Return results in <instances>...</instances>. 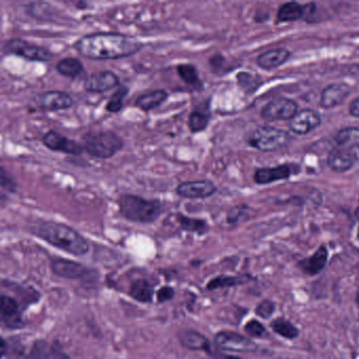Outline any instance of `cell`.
Listing matches in <instances>:
<instances>
[{
    "instance_id": "cell-9",
    "label": "cell",
    "mask_w": 359,
    "mask_h": 359,
    "mask_svg": "<svg viewBox=\"0 0 359 359\" xmlns=\"http://www.w3.org/2000/svg\"><path fill=\"white\" fill-rule=\"evenodd\" d=\"M298 107L294 100L279 97L271 100L262 108V117L268 121H291L295 116Z\"/></svg>"
},
{
    "instance_id": "cell-11",
    "label": "cell",
    "mask_w": 359,
    "mask_h": 359,
    "mask_svg": "<svg viewBox=\"0 0 359 359\" xmlns=\"http://www.w3.org/2000/svg\"><path fill=\"white\" fill-rule=\"evenodd\" d=\"M73 96L65 91H47L39 94L36 98V104L41 110L46 112H57L68 110L74 106Z\"/></svg>"
},
{
    "instance_id": "cell-21",
    "label": "cell",
    "mask_w": 359,
    "mask_h": 359,
    "mask_svg": "<svg viewBox=\"0 0 359 359\" xmlns=\"http://www.w3.org/2000/svg\"><path fill=\"white\" fill-rule=\"evenodd\" d=\"M169 96L170 94L168 93L167 90H153V91L138 96L135 100V107L144 112H151L161 107L169 98Z\"/></svg>"
},
{
    "instance_id": "cell-39",
    "label": "cell",
    "mask_w": 359,
    "mask_h": 359,
    "mask_svg": "<svg viewBox=\"0 0 359 359\" xmlns=\"http://www.w3.org/2000/svg\"><path fill=\"white\" fill-rule=\"evenodd\" d=\"M224 64H226V58L222 54H215L209 60V65L212 71L214 73H217V74L222 69H224Z\"/></svg>"
},
{
    "instance_id": "cell-13",
    "label": "cell",
    "mask_w": 359,
    "mask_h": 359,
    "mask_svg": "<svg viewBox=\"0 0 359 359\" xmlns=\"http://www.w3.org/2000/svg\"><path fill=\"white\" fill-rule=\"evenodd\" d=\"M215 184L209 180H191L178 184L176 188V194L182 198L203 199L211 197L215 194Z\"/></svg>"
},
{
    "instance_id": "cell-25",
    "label": "cell",
    "mask_w": 359,
    "mask_h": 359,
    "mask_svg": "<svg viewBox=\"0 0 359 359\" xmlns=\"http://www.w3.org/2000/svg\"><path fill=\"white\" fill-rule=\"evenodd\" d=\"M56 71L62 76L75 79L85 72V66L79 58L66 57L56 64Z\"/></svg>"
},
{
    "instance_id": "cell-24",
    "label": "cell",
    "mask_w": 359,
    "mask_h": 359,
    "mask_svg": "<svg viewBox=\"0 0 359 359\" xmlns=\"http://www.w3.org/2000/svg\"><path fill=\"white\" fill-rule=\"evenodd\" d=\"M180 340L184 348L189 350H210L209 340L205 335L194 331V330H186L180 334Z\"/></svg>"
},
{
    "instance_id": "cell-43",
    "label": "cell",
    "mask_w": 359,
    "mask_h": 359,
    "mask_svg": "<svg viewBox=\"0 0 359 359\" xmlns=\"http://www.w3.org/2000/svg\"><path fill=\"white\" fill-rule=\"evenodd\" d=\"M355 304H356L359 309V291H357L356 294H355Z\"/></svg>"
},
{
    "instance_id": "cell-4",
    "label": "cell",
    "mask_w": 359,
    "mask_h": 359,
    "mask_svg": "<svg viewBox=\"0 0 359 359\" xmlns=\"http://www.w3.org/2000/svg\"><path fill=\"white\" fill-rule=\"evenodd\" d=\"M83 150L96 159H110L125 147V140L111 130H91L81 136Z\"/></svg>"
},
{
    "instance_id": "cell-20",
    "label": "cell",
    "mask_w": 359,
    "mask_h": 359,
    "mask_svg": "<svg viewBox=\"0 0 359 359\" xmlns=\"http://www.w3.org/2000/svg\"><path fill=\"white\" fill-rule=\"evenodd\" d=\"M350 94V88L344 83L327 86L321 93L320 104L323 108L331 109L339 106Z\"/></svg>"
},
{
    "instance_id": "cell-31",
    "label": "cell",
    "mask_w": 359,
    "mask_h": 359,
    "mask_svg": "<svg viewBox=\"0 0 359 359\" xmlns=\"http://www.w3.org/2000/svg\"><path fill=\"white\" fill-rule=\"evenodd\" d=\"M249 276H228V275H220L215 277L208 283L207 289L209 291H215L218 289H226V287H236V285H245L250 281Z\"/></svg>"
},
{
    "instance_id": "cell-18",
    "label": "cell",
    "mask_w": 359,
    "mask_h": 359,
    "mask_svg": "<svg viewBox=\"0 0 359 359\" xmlns=\"http://www.w3.org/2000/svg\"><path fill=\"white\" fill-rule=\"evenodd\" d=\"M327 163L330 169L333 170L334 172L344 173L354 165L356 163V156L350 150L338 147L327 155Z\"/></svg>"
},
{
    "instance_id": "cell-6",
    "label": "cell",
    "mask_w": 359,
    "mask_h": 359,
    "mask_svg": "<svg viewBox=\"0 0 359 359\" xmlns=\"http://www.w3.org/2000/svg\"><path fill=\"white\" fill-rule=\"evenodd\" d=\"M3 53L5 55L20 56L30 62H51L55 56L45 47L20 39H12L6 41L3 46Z\"/></svg>"
},
{
    "instance_id": "cell-10",
    "label": "cell",
    "mask_w": 359,
    "mask_h": 359,
    "mask_svg": "<svg viewBox=\"0 0 359 359\" xmlns=\"http://www.w3.org/2000/svg\"><path fill=\"white\" fill-rule=\"evenodd\" d=\"M41 140H43V146L53 152H62L65 154L72 155V156H79L85 152L81 142L71 140L53 130L48 131L43 136Z\"/></svg>"
},
{
    "instance_id": "cell-42",
    "label": "cell",
    "mask_w": 359,
    "mask_h": 359,
    "mask_svg": "<svg viewBox=\"0 0 359 359\" xmlns=\"http://www.w3.org/2000/svg\"><path fill=\"white\" fill-rule=\"evenodd\" d=\"M90 4L87 3V1H79V3L76 4V8L79 10H86L88 9V7H89Z\"/></svg>"
},
{
    "instance_id": "cell-30",
    "label": "cell",
    "mask_w": 359,
    "mask_h": 359,
    "mask_svg": "<svg viewBox=\"0 0 359 359\" xmlns=\"http://www.w3.org/2000/svg\"><path fill=\"white\" fill-rule=\"evenodd\" d=\"M338 147L346 150L359 148V128L348 127L338 131L335 136Z\"/></svg>"
},
{
    "instance_id": "cell-44",
    "label": "cell",
    "mask_w": 359,
    "mask_h": 359,
    "mask_svg": "<svg viewBox=\"0 0 359 359\" xmlns=\"http://www.w3.org/2000/svg\"><path fill=\"white\" fill-rule=\"evenodd\" d=\"M224 359H241L239 358V357L234 356V355H229V356H226Z\"/></svg>"
},
{
    "instance_id": "cell-22",
    "label": "cell",
    "mask_w": 359,
    "mask_h": 359,
    "mask_svg": "<svg viewBox=\"0 0 359 359\" xmlns=\"http://www.w3.org/2000/svg\"><path fill=\"white\" fill-rule=\"evenodd\" d=\"M292 169L290 165H278L275 168H264L255 172L254 180L258 184H268L278 180H287L291 176Z\"/></svg>"
},
{
    "instance_id": "cell-14",
    "label": "cell",
    "mask_w": 359,
    "mask_h": 359,
    "mask_svg": "<svg viewBox=\"0 0 359 359\" xmlns=\"http://www.w3.org/2000/svg\"><path fill=\"white\" fill-rule=\"evenodd\" d=\"M321 123V116L316 111L311 109L298 111L295 116L290 121V129L293 133L306 135L313 130L319 127Z\"/></svg>"
},
{
    "instance_id": "cell-15",
    "label": "cell",
    "mask_w": 359,
    "mask_h": 359,
    "mask_svg": "<svg viewBox=\"0 0 359 359\" xmlns=\"http://www.w3.org/2000/svg\"><path fill=\"white\" fill-rule=\"evenodd\" d=\"M329 260V250L327 245H321L312 255L300 259L297 266L304 274L308 276H316L325 270Z\"/></svg>"
},
{
    "instance_id": "cell-7",
    "label": "cell",
    "mask_w": 359,
    "mask_h": 359,
    "mask_svg": "<svg viewBox=\"0 0 359 359\" xmlns=\"http://www.w3.org/2000/svg\"><path fill=\"white\" fill-rule=\"evenodd\" d=\"M7 354L10 359H56L55 350L46 340H36L31 346L8 344Z\"/></svg>"
},
{
    "instance_id": "cell-8",
    "label": "cell",
    "mask_w": 359,
    "mask_h": 359,
    "mask_svg": "<svg viewBox=\"0 0 359 359\" xmlns=\"http://www.w3.org/2000/svg\"><path fill=\"white\" fill-rule=\"evenodd\" d=\"M215 344L222 350L232 352H254L258 348L257 344L251 338L231 331H222L216 334Z\"/></svg>"
},
{
    "instance_id": "cell-36",
    "label": "cell",
    "mask_w": 359,
    "mask_h": 359,
    "mask_svg": "<svg viewBox=\"0 0 359 359\" xmlns=\"http://www.w3.org/2000/svg\"><path fill=\"white\" fill-rule=\"evenodd\" d=\"M245 333L253 338H262L266 335V329L257 319H251L243 327Z\"/></svg>"
},
{
    "instance_id": "cell-46",
    "label": "cell",
    "mask_w": 359,
    "mask_h": 359,
    "mask_svg": "<svg viewBox=\"0 0 359 359\" xmlns=\"http://www.w3.org/2000/svg\"><path fill=\"white\" fill-rule=\"evenodd\" d=\"M357 238H358V241H359V228H358V232H357Z\"/></svg>"
},
{
    "instance_id": "cell-23",
    "label": "cell",
    "mask_w": 359,
    "mask_h": 359,
    "mask_svg": "<svg viewBox=\"0 0 359 359\" xmlns=\"http://www.w3.org/2000/svg\"><path fill=\"white\" fill-rule=\"evenodd\" d=\"M290 52L285 49H275L264 52L257 57V65L264 70L278 68L287 62Z\"/></svg>"
},
{
    "instance_id": "cell-17",
    "label": "cell",
    "mask_w": 359,
    "mask_h": 359,
    "mask_svg": "<svg viewBox=\"0 0 359 359\" xmlns=\"http://www.w3.org/2000/svg\"><path fill=\"white\" fill-rule=\"evenodd\" d=\"M211 121L210 102L196 104L189 115L188 127L191 133L197 134L205 131Z\"/></svg>"
},
{
    "instance_id": "cell-35",
    "label": "cell",
    "mask_w": 359,
    "mask_h": 359,
    "mask_svg": "<svg viewBox=\"0 0 359 359\" xmlns=\"http://www.w3.org/2000/svg\"><path fill=\"white\" fill-rule=\"evenodd\" d=\"M0 186L3 189V193L8 192L15 194L18 192V184L15 178L7 171L4 165L0 168Z\"/></svg>"
},
{
    "instance_id": "cell-29",
    "label": "cell",
    "mask_w": 359,
    "mask_h": 359,
    "mask_svg": "<svg viewBox=\"0 0 359 359\" xmlns=\"http://www.w3.org/2000/svg\"><path fill=\"white\" fill-rule=\"evenodd\" d=\"M178 76L180 79L186 83L189 87H192L193 89L199 90L203 89V83L199 79L198 71L194 65L191 64H180L178 65L177 68Z\"/></svg>"
},
{
    "instance_id": "cell-16",
    "label": "cell",
    "mask_w": 359,
    "mask_h": 359,
    "mask_svg": "<svg viewBox=\"0 0 359 359\" xmlns=\"http://www.w3.org/2000/svg\"><path fill=\"white\" fill-rule=\"evenodd\" d=\"M1 323L10 329L24 327L18 302L8 295L1 296Z\"/></svg>"
},
{
    "instance_id": "cell-34",
    "label": "cell",
    "mask_w": 359,
    "mask_h": 359,
    "mask_svg": "<svg viewBox=\"0 0 359 359\" xmlns=\"http://www.w3.org/2000/svg\"><path fill=\"white\" fill-rule=\"evenodd\" d=\"M237 81H238L239 87L247 93H252V92L255 91L259 86V79L256 77L255 75L247 72L238 73L237 74Z\"/></svg>"
},
{
    "instance_id": "cell-19",
    "label": "cell",
    "mask_w": 359,
    "mask_h": 359,
    "mask_svg": "<svg viewBox=\"0 0 359 359\" xmlns=\"http://www.w3.org/2000/svg\"><path fill=\"white\" fill-rule=\"evenodd\" d=\"M54 274L67 279H77L87 275L88 269L79 262L68 259H54L51 264Z\"/></svg>"
},
{
    "instance_id": "cell-38",
    "label": "cell",
    "mask_w": 359,
    "mask_h": 359,
    "mask_svg": "<svg viewBox=\"0 0 359 359\" xmlns=\"http://www.w3.org/2000/svg\"><path fill=\"white\" fill-rule=\"evenodd\" d=\"M247 212L248 208L245 205H237L229 211L228 215H226V222L230 224H238L245 217Z\"/></svg>"
},
{
    "instance_id": "cell-12",
    "label": "cell",
    "mask_w": 359,
    "mask_h": 359,
    "mask_svg": "<svg viewBox=\"0 0 359 359\" xmlns=\"http://www.w3.org/2000/svg\"><path fill=\"white\" fill-rule=\"evenodd\" d=\"M121 86V79L118 75L115 74L112 71L104 70L90 74L86 79L83 88L89 93L100 94L110 91L114 88H119Z\"/></svg>"
},
{
    "instance_id": "cell-32",
    "label": "cell",
    "mask_w": 359,
    "mask_h": 359,
    "mask_svg": "<svg viewBox=\"0 0 359 359\" xmlns=\"http://www.w3.org/2000/svg\"><path fill=\"white\" fill-rule=\"evenodd\" d=\"M130 295L140 302H150L153 297V287L146 279H137L130 287Z\"/></svg>"
},
{
    "instance_id": "cell-1",
    "label": "cell",
    "mask_w": 359,
    "mask_h": 359,
    "mask_svg": "<svg viewBox=\"0 0 359 359\" xmlns=\"http://www.w3.org/2000/svg\"><path fill=\"white\" fill-rule=\"evenodd\" d=\"M79 55L90 60H116L131 57L144 47L142 41L121 33H94L75 43Z\"/></svg>"
},
{
    "instance_id": "cell-37",
    "label": "cell",
    "mask_w": 359,
    "mask_h": 359,
    "mask_svg": "<svg viewBox=\"0 0 359 359\" xmlns=\"http://www.w3.org/2000/svg\"><path fill=\"white\" fill-rule=\"evenodd\" d=\"M276 310V304L273 300L264 299L256 306L255 314L262 319H269Z\"/></svg>"
},
{
    "instance_id": "cell-40",
    "label": "cell",
    "mask_w": 359,
    "mask_h": 359,
    "mask_svg": "<svg viewBox=\"0 0 359 359\" xmlns=\"http://www.w3.org/2000/svg\"><path fill=\"white\" fill-rule=\"evenodd\" d=\"M174 296V290L170 287H163L157 292V299L158 302H165L172 299Z\"/></svg>"
},
{
    "instance_id": "cell-26",
    "label": "cell",
    "mask_w": 359,
    "mask_h": 359,
    "mask_svg": "<svg viewBox=\"0 0 359 359\" xmlns=\"http://www.w3.org/2000/svg\"><path fill=\"white\" fill-rule=\"evenodd\" d=\"M270 327L275 334L287 340H294L299 337V330L291 321L285 317H277L270 323Z\"/></svg>"
},
{
    "instance_id": "cell-33",
    "label": "cell",
    "mask_w": 359,
    "mask_h": 359,
    "mask_svg": "<svg viewBox=\"0 0 359 359\" xmlns=\"http://www.w3.org/2000/svg\"><path fill=\"white\" fill-rule=\"evenodd\" d=\"M128 94H129V88L121 86L109 98L108 102L104 107L107 112L113 113V114L121 112L123 110Z\"/></svg>"
},
{
    "instance_id": "cell-3",
    "label": "cell",
    "mask_w": 359,
    "mask_h": 359,
    "mask_svg": "<svg viewBox=\"0 0 359 359\" xmlns=\"http://www.w3.org/2000/svg\"><path fill=\"white\" fill-rule=\"evenodd\" d=\"M117 205L123 218L136 224H152L165 210V205L159 199H147L140 195L126 193L119 195Z\"/></svg>"
},
{
    "instance_id": "cell-2",
    "label": "cell",
    "mask_w": 359,
    "mask_h": 359,
    "mask_svg": "<svg viewBox=\"0 0 359 359\" xmlns=\"http://www.w3.org/2000/svg\"><path fill=\"white\" fill-rule=\"evenodd\" d=\"M32 233L50 245L72 255H85L90 250L89 243L83 235L62 222H41L35 224L32 226Z\"/></svg>"
},
{
    "instance_id": "cell-28",
    "label": "cell",
    "mask_w": 359,
    "mask_h": 359,
    "mask_svg": "<svg viewBox=\"0 0 359 359\" xmlns=\"http://www.w3.org/2000/svg\"><path fill=\"white\" fill-rule=\"evenodd\" d=\"M176 222L182 230L187 231V232L197 233L198 235L205 234L210 229L209 224L205 219L189 217L182 213L176 214Z\"/></svg>"
},
{
    "instance_id": "cell-41",
    "label": "cell",
    "mask_w": 359,
    "mask_h": 359,
    "mask_svg": "<svg viewBox=\"0 0 359 359\" xmlns=\"http://www.w3.org/2000/svg\"><path fill=\"white\" fill-rule=\"evenodd\" d=\"M348 111H350V114L352 115V116L358 117L359 118V97L353 100V102H351Z\"/></svg>"
},
{
    "instance_id": "cell-27",
    "label": "cell",
    "mask_w": 359,
    "mask_h": 359,
    "mask_svg": "<svg viewBox=\"0 0 359 359\" xmlns=\"http://www.w3.org/2000/svg\"><path fill=\"white\" fill-rule=\"evenodd\" d=\"M306 6L298 3H287L279 9L277 20L279 22H296L306 18Z\"/></svg>"
},
{
    "instance_id": "cell-5",
    "label": "cell",
    "mask_w": 359,
    "mask_h": 359,
    "mask_svg": "<svg viewBox=\"0 0 359 359\" xmlns=\"http://www.w3.org/2000/svg\"><path fill=\"white\" fill-rule=\"evenodd\" d=\"M291 140V136L285 130L260 127L250 135L248 142L250 146L262 152H276L287 148Z\"/></svg>"
},
{
    "instance_id": "cell-45",
    "label": "cell",
    "mask_w": 359,
    "mask_h": 359,
    "mask_svg": "<svg viewBox=\"0 0 359 359\" xmlns=\"http://www.w3.org/2000/svg\"><path fill=\"white\" fill-rule=\"evenodd\" d=\"M355 216H356L357 219H358L359 222V205L358 208L356 209V212H355Z\"/></svg>"
}]
</instances>
